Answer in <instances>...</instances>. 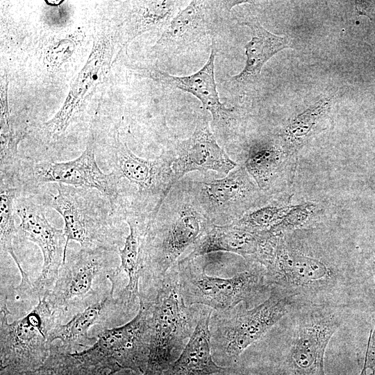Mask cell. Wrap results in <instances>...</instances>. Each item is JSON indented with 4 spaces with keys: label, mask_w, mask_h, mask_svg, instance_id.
<instances>
[{
    "label": "cell",
    "mask_w": 375,
    "mask_h": 375,
    "mask_svg": "<svg viewBox=\"0 0 375 375\" xmlns=\"http://www.w3.org/2000/svg\"><path fill=\"white\" fill-rule=\"evenodd\" d=\"M22 193V189L17 184L0 181L1 250L10 256L15 253L13 240L18 237V229L15 224V203Z\"/></svg>",
    "instance_id": "28"
},
{
    "label": "cell",
    "mask_w": 375,
    "mask_h": 375,
    "mask_svg": "<svg viewBox=\"0 0 375 375\" xmlns=\"http://www.w3.org/2000/svg\"><path fill=\"white\" fill-rule=\"evenodd\" d=\"M359 375H375V374L368 372L365 369L362 368Z\"/></svg>",
    "instance_id": "33"
},
{
    "label": "cell",
    "mask_w": 375,
    "mask_h": 375,
    "mask_svg": "<svg viewBox=\"0 0 375 375\" xmlns=\"http://www.w3.org/2000/svg\"><path fill=\"white\" fill-rule=\"evenodd\" d=\"M112 50L109 33L102 32L94 36L91 53L72 81L62 106L50 120L43 124L42 131L48 139L57 140L65 133L75 115L102 83L110 69Z\"/></svg>",
    "instance_id": "15"
},
{
    "label": "cell",
    "mask_w": 375,
    "mask_h": 375,
    "mask_svg": "<svg viewBox=\"0 0 375 375\" xmlns=\"http://www.w3.org/2000/svg\"><path fill=\"white\" fill-rule=\"evenodd\" d=\"M203 174L183 180L194 202L212 224H231L269 196L242 165L220 178Z\"/></svg>",
    "instance_id": "9"
},
{
    "label": "cell",
    "mask_w": 375,
    "mask_h": 375,
    "mask_svg": "<svg viewBox=\"0 0 375 375\" xmlns=\"http://www.w3.org/2000/svg\"><path fill=\"white\" fill-rule=\"evenodd\" d=\"M333 99L332 96H324L289 119L280 135L290 149L298 152L322 129L330 114Z\"/></svg>",
    "instance_id": "26"
},
{
    "label": "cell",
    "mask_w": 375,
    "mask_h": 375,
    "mask_svg": "<svg viewBox=\"0 0 375 375\" xmlns=\"http://www.w3.org/2000/svg\"><path fill=\"white\" fill-rule=\"evenodd\" d=\"M174 185L190 172L228 174L238 165L219 146L207 117L199 118L192 135L172 149Z\"/></svg>",
    "instance_id": "18"
},
{
    "label": "cell",
    "mask_w": 375,
    "mask_h": 375,
    "mask_svg": "<svg viewBox=\"0 0 375 375\" xmlns=\"http://www.w3.org/2000/svg\"><path fill=\"white\" fill-rule=\"evenodd\" d=\"M187 3L175 0L136 1L123 23V46L145 32L163 31Z\"/></svg>",
    "instance_id": "25"
},
{
    "label": "cell",
    "mask_w": 375,
    "mask_h": 375,
    "mask_svg": "<svg viewBox=\"0 0 375 375\" xmlns=\"http://www.w3.org/2000/svg\"><path fill=\"white\" fill-rule=\"evenodd\" d=\"M268 285L294 290L317 288L331 278V269L322 260L307 256L290 247L282 234L263 259Z\"/></svg>",
    "instance_id": "19"
},
{
    "label": "cell",
    "mask_w": 375,
    "mask_h": 375,
    "mask_svg": "<svg viewBox=\"0 0 375 375\" xmlns=\"http://www.w3.org/2000/svg\"><path fill=\"white\" fill-rule=\"evenodd\" d=\"M111 252L82 248L69 252L67 249L58 277L46 297L53 311L82 310L102 299L94 290V283L98 276L105 274L106 276L114 268L108 263Z\"/></svg>",
    "instance_id": "12"
},
{
    "label": "cell",
    "mask_w": 375,
    "mask_h": 375,
    "mask_svg": "<svg viewBox=\"0 0 375 375\" xmlns=\"http://www.w3.org/2000/svg\"><path fill=\"white\" fill-rule=\"evenodd\" d=\"M172 149L153 159L138 157L129 149L119 131L115 138L112 172L117 179L120 218L133 217L149 223L158 213L174 185Z\"/></svg>",
    "instance_id": "2"
},
{
    "label": "cell",
    "mask_w": 375,
    "mask_h": 375,
    "mask_svg": "<svg viewBox=\"0 0 375 375\" xmlns=\"http://www.w3.org/2000/svg\"><path fill=\"white\" fill-rule=\"evenodd\" d=\"M292 197L287 192L269 195L232 224L258 235H272L292 208Z\"/></svg>",
    "instance_id": "27"
},
{
    "label": "cell",
    "mask_w": 375,
    "mask_h": 375,
    "mask_svg": "<svg viewBox=\"0 0 375 375\" xmlns=\"http://www.w3.org/2000/svg\"><path fill=\"white\" fill-rule=\"evenodd\" d=\"M372 272L375 282V258L372 263ZM362 368L375 374V326L368 341Z\"/></svg>",
    "instance_id": "31"
},
{
    "label": "cell",
    "mask_w": 375,
    "mask_h": 375,
    "mask_svg": "<svg viewBox=\"0 0 375 375\" xmlns=\"http://www.w3.org/2000/svg\"><path fill=\"white\" fill-rule=\"evenodd\" d=\"M322 207L314 202H304L292 206L285 217L274 229L272 234H283L288 231L310 226L322 214Z\"/></svg>",
    "instance_id": "30"
},
{
    "label": "cell",
    "mask_w": 375,
    "mask_h": 375,
    "mask_svg": "<svg viewBox=\"0 0 375 375\" xmlns=\"http://www.w3.org/2000/svg\"><path fill=\"white\" fill-rule=\"evenodd\" d=\"M16 181L22 192L49 183L94 189L109 200L117 213L119 199L117 179L112 172L106 174L98 166L92 131L85 149L77 158L66 162H21Z\"/></svg>",
    "instance_id": "11"
},
{
    "label": "cell",
    "mask_w": 375,
    "mask_h": 375,
    "mask_svg": "<svg viewBox=\"0 0 375 375\" xmlns=\"http://www.w3.org/2000/svg\"><path fill=\"white\" fill-rule=\"evenodd\" d=\"M79 375H115L108 371L95 367H83Z\"/></svg>",
    "instance_id": "32"
},
{
    "label": "cell",
    "mask_w": 375,
    "mask_h": 375,
    "mask_svg": "<svg viewBox=\"0 0 375 375\" xmlns=\"http://www.w3.org/2000/svg\"><path fill=\"white\" fill-rule=\"evenodd\" d=\"M138 301V312L130 322L103 328L93 345L73 353L83 367H99L112 374L123 369L144 373L150 345L149 306L143 296Z\"/></svg>",
    "instance_id": "8"
},
{
    "label": "cell",
    "mask_w": 375,
    "mask_h": 375,
    "mask_svg": "<svg viewBox=\"0 0 375 375\" xmlns=\"http://www.w3.org/2000/svg\"><path fill=\"white\" fill-rule=\"evenodd\" d=\"M250 1H190L162 32L153 47L159 58L169 62L215 44V38L232 8Z\"/></svg>",
    "instance_id": "10"
},
{
    "label": "cell",
    "mask_w": 375,
    "mask_h": 375,
    "mask_svg": "<svg viewBox=\"0 0 375 375\" xmlns=\"http://www.w3.org/2000/svg\"><path fill=\"white\" fill-rule=\"evenodd\" d=\"M122 308L110 293L101 300L78 312L67 323L57 322L49 333V342L60 340L62 350L67 353L83 351L97 341V337L88 335L90 328L97 324H103L115 310Z\"/></svg>",
    "instance_id": "22"
},
{
    "label": "cell",
    "mask_w": 375,
    "mask_h": 375,
    "mask_svg": "<svg viewBox=\"0 0 375 375\" xmlns=\"http://www.w3.org/2000/svg\"><path fill=\"white\" fill-rule=\"evenodd\" d=\"M215 44L204 65L197 72L185 76H176L159 69L147 74L165 86L178 89L197 97L212 116L211 128L215 138L225 143L240 133L242 117L233 108H227L219 100L215 79Z\"/></svg>",
    "instance_id": "14"
},
{
    "label": "cell",
    "mask_w": 375,
    "mask_h": 375,
    "mask_svg": "<svg viewBox=\"0 0 375 375\" xmlns=\"http://www.w3.org/2000/svg\"><path fill=\"white\" fill-rule=\"evenodd\" d=\"M291 296L274 289L253 308L240 304L212 314L210 322L212 353L236 362L244 351L261 338L286 313Z\"/></svg>",
    "instance_id": "6"
},
{
    "label": "cell",
    "mask_w": 375,
    "mask_h": 375,
    "mask_svg": "<svg viewBox=\"0 0 375 375\" xmlns=\"http://www.w3.org/2000/svg\"><path fill=\"white\" fill-rule=\"evenodd\" d=\"M81 368L80 360L73 353L64 352L59 344H52L42 365L15 375H79Z\"/></svg>",
    "instance_id": "29"
},
{
    "label": "cell",
    "mask_w": 375,
    "mask_h": 375,
    "mask_svg": "<svg viewBox=\"0 0 375 375\" xmlns=\"http://www.w3.org/2000/svg\"><path fill=\"white\" fill-rule=\"evenodd\" d=\"M210 224L192 199L183 178L178 181L144 233L140 283L148 288L144 291L156 290L170 267Z\"/></svg>",
    "instance_id": "1"
},
{
    "label": "cell",
    "mask_w": 375,
    "mask_h": 375,
    "mask_svg": "<svg viewBox=\"0 0 375 375\" xmlns=\"http://www.w3.org/2000/svg\"><path fill=\"white\" fill-rule=\"evenodd\" d=\"M10 314L1 296L0 375H15L42 365L49 357L53 344L49 333L56 324V312L46 298L24 317L8 322Z\"/></svg>",
    "instance_id": "5"
},
{
    "label": "cell",
    "mask_w": 375,
    "mask_h": 375,
    "mask_svg": "<svg viewBox=\"0 0 375 375\" xmlns=\"http://www.w3.org/2000/svg\"><path fill=\"white\" fill-rule=\"evenodd\" d=\"M297 155L280 134L262 135L248 144L240 165L262 192L273 195L284 192L292 185Z\"/></svg>",
    "instance_id": "16"
},
{
    "label": "cell",
    "mask_w": 375,
    "mask_h": 375,
    "mask_svg": "<svg viewBox=\"0 0 375 375\" xmlns=\"http://www.w3.org/2000/svg\"><path fill=\"white\" fill-rule=\"evenodd\" d=\"M256 266L229 278L206 273L203 256L178 260L181 294L187 306H204L216 312L247 303L268 285L263 267Z\"/></svg>",
    "instance_id": "7"
},
{
    "label": "cell",
    "mask_w": 375,
    "mask_h": 375,
    "mask_svg": "<svg viewBox=\"0 0 375 375\" xmlns=\"http://www.w3.org/2000/svg\"><path fill=\"white\" fill-rule=\"evenodd\" d=\"M31 194L21 195L15 201V215L20 219L18 238L36 244L43 256V265L33 281L35 298H46L58 277L65 258L66 238L63 230L51 226L46 217L45 207Z\"/></svg>",
    "instance_id": "13"
},
{
    "label": "cell",
    "mask_w": 375,
    "mask_h": 375,
    "mask_svg": "<svg viewBox=\"0 0 375 375\" xmlns=\"http://www.w3.org/2000/svg\"><path fill=\"white\" fill-rule=\"evenodd\" d=\"M262 236L231 224H211L199 235L185 259H192L217 252L226 251L238 254L253 262L258 253Z\"/></svg>",
    "instance_id": "24"
},
{
    "label": "cell",
    "mask_w": 375,
    "mask_h": 375,
    "mask_svg": "<svg viewBox=\"0 0 375 375\" xmlns=\"http://www.w3.org/2000/svg\"><path fill=\"white\" fill-rule=\"evenodd\" d=\"M340 323L338 316L332 312L314 311L305 315L281 364V375H326L325 351Z\"/></svg>",
    "instance_id": "17"
},
{
    "label": "cell",
    "mask_w": 375,
    "mask_h": 375,
    "mask_svg": "<svg viewBox=\"0 0 375 375\" xmlns=\"http://www.w3.org/2000/svg\"><path fill=\"white\" fill-rule=\"evenodd\" d=\"M57 193L47 194L42 201L57 211L64 221L65 258L70 241L85 249L115 251L122 237L115 224L117 214L109 200L91 188L56 184Z\"/></svg>",
    "instance_id": "4"
},
{
    "label": "cell",
    "mask_w": 375,
    "mask_h": 375,
    "mask_svg": "<svg viewBox=\"0 0 375 375\" xmlns=\"http://www.w3.org/2000/svg\"><path fill=\"white\" fill-rule=\"evenodd\" d=\"M212 310L203 306L195 329L180 356L162 375H214L227 369L213 360L210 322Z\"/></svg>",
    "instance_id": "23"
},
{
    "label": "cell",
    "mask_w": 375,
    "mask_h": 375,
    "mask_svg": "<svg viewBox=\"0 0 375 375\" xmlns=\"http://www.w3.org/2000/svg\"><path fill=\"white\" fill-rule=\"evenodd\" d=\"M251 30V38L246 44V62L243 69L232 76L226 83L230 91L244 95L253 90L260 80L264 65L278 51L290 47V40L287 36L274 34L265 28L253 17L242 22Z\"/></svg>",
    "instance_id": "21"
},
{
    "label": "cell",
    "mask_w": 375,
    "mask_h": 375,
    "mask_svg": "<svg viewBox=\"0 0 375 375\" xmlns=\"http://www.w3.org/2000/svg\"><path fill=\"white\" fill-rule=\"evenodd\" d=\"M149 306L150 345L143 375H162L181 354L197 324L203 306H187L181 291L177 262L155 291L140 293Z\"/></svg>",
    "instance_id": "3"
},
{
    "label": "cell",
    "mask_w": 375,
    "mask_h": 375,
    "mask_svg": "<svg viewBox=\"0 0 375 375\" xmlns=\"http://www.w3.org/2000/svg\"><path fill=\"white\" fill-rule=\"evenodd\" d=\"M129 233L122 248L117 249L120 259L118 267L112 268L106 278L111 283L110 293L124 310H130L139 299L140 280L143 271V239L147 223L135 218L124 219Z\"/></svg>",
    "instance_id": "20"
}]
</instances>
